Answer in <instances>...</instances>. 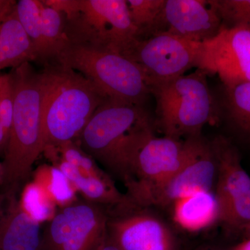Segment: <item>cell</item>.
Segmentation results:
<instances>
[{
  "label": "cell",
  "instance_id": "cell-29",
  "mask_svg": "<svg viewBox=\"0 0 250 250\" xmlns=\"http://www.w3.org/2000/svg\"><path fill=\"white\" fill-rule=\"evenodd\" d=\"M47 7L65 16L66 21H71L80 14V0H42Z\"/></svg>",
  "mask_w": 250,
  "mask_h": 250
},
{
  "label": "cell",
  "instance_id": "cell-19",
  "mask_svg": "<svg viewBox=\"0 0 250 250\" xmlns=\"http://www.w3.org/2000/svg\"><path fill=\"white\" fill-rule=\"evenodd\" d=\"M223 108L233 130L250 143V82L225 88Z\"/></svg>",
  "mask_w": 250,
  "mask_h": 250
},
{
  "label": "cell",
  "instance_id": "cell-35",
  "mask_svg": "<svg viewBox=\"0 0 250 250\" xmlns=\"http://www.w3.org/2000/svg\"><path fill=\"white\" fill-rule=\"evenodd\" d=\"M197 250H224L221 249H217V248H203V249Z\"/></svg>",
  "mask_w": 250,
  "mask_h": 250
},
{
  "label": "cell",
  "instance_id": "cell-24",
  "mask_svg": "<svg viewBox=\"0 0 250 250\" xmlns=\"http://www.w3.org/2000/svg\"><path fill=\"white\" fill-rule=\"evenodd\" d=\"M20 199L24 210L40 224L49 222L57 213V206L33 181L24 186Z\"/></svg>",
  "mask_w": 250,
  "mask_h": 250
},
{
  "label": "cell",
  "instance_id": "cell-31",
  "mask_svg": "<svg viewBox=\"0 0 250 250\" xmlns=\"http://www.w3.org/2000/svg\"><path fill=\"white\" fill-rule=\"evenodd\" d=\"M9 136L5 130L4 126L0 123V152H4L5 148L7 145L8 141H9Z\"/></svg>",
  "mask_w": 250,
  "mask_h": 250
},
{
  "label": "cell",
  "instance_id": "cell-21",
  "mask_svg": "<svg viewBox=\"0 0 250 250\" xmlns=\"http://www.w3.org/2000/svg\"><path fill=\"white\" fill-rule=\"evenodd\" d=\"M33 182L42 188L57 207L62 208L76 200V189L56 166L42 165L38 167Z\"/></svg>",
  "mask_w": 250,
  "mask_h": 250
},
{
  "label": "cell",
  "instance_id": "cell-25",
  "mask_svg": "<svg viewBox=\"0 0 250 250\" xmlns=\"http://www.w3.org/2000/svg\"><path fill=\"white\" fill-rule=\"evenodd\" d=\"M228 29H250V0H208Z\"/></svg>",
  "mask_w": 250,
  "mask_h": 250
},
{
  "label": "cell",
  "instance_id": "cell-13",
  "mask_svg": "<svg viewBox=\"0 0 250 250\" xmlns=\"http://www.w3.org/2000/svg\"><path fill=\"white\" fill-rule=\"evenodd\" d=\"M221 20L208 0H166L164 32L202 43L218 35Z\"/></svg>",
  "mask_w": 250,
  "mask_h": 250
},
{
  "label": "cell",
  "instance_id": "cell-6",
  "mask_svg": "<svg viewBox=\"0 0 250 250\" xmlns=\"http://www.w3.org/2000/svg\"><path fill=\"white\" fill-rule=\"evenodd\" d=\"M186 158L184 141L148 132L133 151L124 182L133 205L146 207L151 195L177 172Z\"/></svg>",
  "mask_w": 250,
  "mask_h": 250
},
{
  "label": "cell",
  "instance_id": "cell-27",
  "mask_svg": "<svg viewBox=\"0 0 250 250\" xmlns=\"http://www.w3.org/2000/svg\"><path fill=\"white\" fill-rule=\"evenodd\" d=\"M220 221L229 228L242 230L250 224V189L224 207L220 211Z\"/></svg>",
  "mask_w": 250,
  "mask_h": 250
},
{
  "label": "cell",
  "instance_id": "cell-32",
  "mask_svg": "<svg viewBox=\"0 0 250 250\" xmlns=\"http://www.w3.org/2000/svg\"><path fill=\"white\" fill-rule=\"evenodd\" d=\"M229 250H250V236H247L246 239L240 242Z\"/></svg>",
  "mask_w": 250,
  "mask_h": 250
},
{
  "label": "cell",
  "instance_id": "cell-16",
  "mask_svg": "<svg viewBox=\"0 0 250 250\" xmlns=\"http://www.w3.org/2000/svg\"><path fill=\"white\" fill-rule=\"evenodd\" d=\"M43 153L88 202L118 207L131 203L129 197L118 190L110 176L97 177L81 172L75 166L62 159L53 146H47Z\"/></svg>",
  "mask_w": 250,
  "mask_h": 250
},
{
  "label": "cell",
  "instance_id": "cell-33",
  "mask_svg": "<svg viewBox=\"0 0 250 250\" xmlns=\"http://www.w3.org/2000/svg\"><path fill=\"white\" fill-rule=\"evenodd\" d=\"M3 177H4V169H3L2 163H0V186L3 182Z\"/></svg>",
  "mask_w": 250,
  "mask_h": 250
},
{
  "label": "cell",
  "instance_id": "cell-2",
  "mask_svg": "<svg viewBox=\"0 0 250 250\" xmlns=\"http://www.w3.org/2000/svg\"><path fill=\"white\" fill-rule=\"evenodd\" d=\"M40 75L46 146L75 141L95 111L109 100L80 72L57 62L47 63Z\"/></svg>",
  "mask_w": 250,
  "mask_h": 250
},
{
  "label": "cell",
  "instance_id": "cell-18",
  "mask_svg": "<svg viewBox=\"0 0 250 250\" xmlns=\"http://www.w3.org/2000/svg\"><path fill=\"white\" fill-rule=\"evenodd\" d=\"M37 60L34 46L18 21L16 11L0 23V70Z\"/></svg>",
  "mask_w": 250,
  "mask_h": 250
},
{
  "label": "cell",
  "instance_id": "cell-4",
  "mask_svg": "<svg viewBox=\"0 0 250 250\" xmlns=\"http://www.w3.org/2000/svg\"><path fill=\"white\" fill-rule=\"evenodd\" d=\"M53 61L80 72L112 102L143 106L151 94L139 65L109 49L68 41Z\"/></svg>",
  "mask_w": 250,
  "mask_h": 250
},
{
  "label": "cell",
  "instance_id": "cell-8",
  "mask_svg": "<svg viewBox=\"0 0 250 250\" xmlns=\"http://www.w3.org/2000/svg\"><path fill=\"white\" fill-rule=\"evenodd\" d=\"M200 45L163 32L136 39L120 54L139 65L151 91L197 67Z\"/></svg>",
  "mask_w": 250,
  "mask_h": 250
},
{
  "label": "cell",
  "instance_id": "cell-22",
  "mask_svg": "<svg viewBox=\"0 0 250 250\" xmlns=\"http://www.w3.org/2000/svg\"><path fill=\"white\" fill-rule=\"evenodd\" d=\"M65 21L63 14L42 5L41 34L44 45L43 62L54 60L59 51L68 42L65 33Z\"/></svg>",
  "mask_w": 250,
  "mask_h": 250
},
{
  "label": "cell",
  "instance_id": "cell-36",
  "mask_svg": "<svg viewBox=\"0 0 250 250\" xmlns=\"http://www.w3.org/2000/svg\"><path fill=\"white\" fill-rule=\"evenodd\" d=\"M2 80H3L2 75H0V93H1V84H2Z\"/></svg>",
  "mask_w": 250,
  "mask_h": 250
},
{
  "label": "cell",
  "instance_id": "cell-9",
  "mask_svg": "<svg viewBox=\"0 0 250 250\" xmlns=\"http://www.w3.org/2000/svg\"><path fill=\"white\" fill-rule=\"evenodd\" d=\"M107 219L91 202L62 207L47 222L39 250H96L106 238Z\"/></svg>",
  "mask_w": 250,
  "mask_h": 250
},
{
  "label": "cell",
  "instance_id": "cell-26",
  "mask_svg": "<svg viewBox=\"0 0 250 250\" xmlns=\"http://www.w3.org/2000/svg\"><path fill=\"white\" fill-rule=\"evenodd\" d=\"M55 147L62 159L75 166L81 172L97 177L108 176L100 168L96 161L86 154L75 141L62 143Z\"/></svg>",
  "mask_w": 250,
  "mask_h": 250
},
{
  "label": "cell",
  "instance_id": "cell-3",
  "mask_svg": "<svg viewBox=\"0 0 250 250\" xmlns=\"http://www.w3.org/2000/svg\"><path fill=\"white\" fill-rule=\"evenodd\" d=\"M151 129L143 106L108 100L95 111L78 140L86 154L123 180L131 153Z\"/></svg>",
  "mask_w": 250,
  "mask_h": 250
},
{
  "label": "cell",
  "instance_id": "cell-30",
  "mask_svg": "<svg viewBox=\"0 0 250 250\" xmlns=\"http://www.w3.org/2000/svg\"><path fill=\"white\" fill-rule=\"evenodd\" d=\"M17 1L14 0H0V23L4 22L16 11Z\"/></svg>",
  "mask_w": 250,
  "mask_h": 250
},
{
  "label": "cell",
  "instance_id": "cell-17",
  "mask_svg": "<svg viewBox=\"0 0 250 250\" xmlns=\"http://www.w3.org/2000/svg\"><path fill=\"white\" fill-rule=\"evenodd\" d=\"M169 207L174 223L187 232H200L220 221V206L213 190L195 192Z\"/></svg>",
  "mask_w": 250,
  "mask_h": 250
},
{
  "label": "cell",
  "instance_id": "cell-28",
  "mask_svg": "<svg viewBox=\"0 0 250 250\" xmlns=\"http://www.w3.org/2000/svg\"><path fill=\"white\" fill-rule=\"evenodd\" d=\"M2 76L0 93V123L9 136L14 114V85L10 73L4 74Z\"/></svg>",
  "mask_w": 250,
  "mask_h": 250
},
{
  "label": "cell",
  "instance_id": "cell-5",
  "mask_svg": "<svg viewBox=\"0 0 250 250\" xmlns=\"http://www.w3.org/2000/svg\"><path fill=\"white\" fill-rule=\"evenodd\" d=\"M151 94L156 100L159 127L166 137L200 136L206 125L219 119L220 108L201 70L154 87Z\"/></svg>",
  "mask_w": 250,
  "mask_h": 250
},
{
  "label": "cell",
  "instance_id": "cell-10",
  "mask_svg": "<svg viewBox=\"0 0 250 250\" xmlns=\"http://www.w3.org/2000/svg\"><path fill=\"white\" fill-rule=\"evenodd\" d=\"M196 68L218 75L225 88L250 82V29L222 27L213 39L200 43Z\"/></svg>",
  "mask_w": 250,
  "mask_h": 250
},
{
  "label": "cell",
  "instance_id": "cell-12",
  "mask_svg": "<svg viewBox=\"0 0 250 250\" xmlns=\"http://www.w3.org/2000/svg\"><path fill=\"white\" fill-rule=\"evenodd\" d=\"M123 211L108 218L106 235L119 250H177L170 227L160 218L145 210H132V205L123 206Z\"/></svg>",
  "mask_w": 250,
  "mask_h": 250
},
{
  "label": "cell",
  "instance_id": "cell-20",
  "mask_svg": "<svg viewBox=\"0 0 250 250\" xmlns=\"http://www.w3.org/2000/svg\"><path fill=\"white\" fill-rule=\"evenodd\" d=\"M126 2L139 39L164 32L166 0H128Z\"/></svg>",
  "mask_w": 250,
  "mask_h": 250
},
{
  "label": "cell",
  "instance_id": "cell-34",
  "mask_svg": "<svg viewBox=\"0 0 250 250\" xmlns=\"http://www.w3.org/2000/svg\"><path fill=\"white\" fill-rule=\"evenodd\" d=\"M243 230L246 233L247 236H250V224L247 225L246 228H243Z\"/></svg>",
  "mask_w": 250,
  "mask_h": 250
},
{
  "label": "cell",
  "instance_id": "cell-23",
  "mask_svg": "<svg viewBox=\"0 0 250 250\" xmlns=\"http://www.w3.org/2000/svg\"><path fill=\"white\" fill-rule=\"evenodd\" d=\"M40 0H20L16 5V14L21 25L34 46L37 60L43 62L44 45L41 34V10Z\"/></svg>",
  "mask_w": 250,
  "mask_h": 250
},
{
  "label": "cell",
  "instance_id": "cell-14",
  "mask_svg": "<svg viewBox=\"0 0 250 250\" xmlns=\"http://www.w3.org/2000/svg\"><path fill=\"white\" fill-rule=\"evenodd\" d=\"M18 192H0V250H39L41 224L23 208Z\"/></svg>",
  "mask_w": 250,
  "mask_h": 250
},
{
  "label": "cell",
  "instance_id": "cell-1",
  "mask_svg": "<svg viewBox=\"0 0 250 250\" xmlns=\"http://www.w3.org/2000/svg\"><path fill=\"white\" fill-rule=\"evenodd\" d=\"M14 85V108L9 141L2 162L3 190L19 191L44 152L42 90L40 72L25 62L10 72Z\"/></svg>",
  "mask_w": 250,
  "mask_h": 250
},
{
  "label": "cell",
  "instance_id": "cell-11",
  "mask_svg": "<svg viewBox=\"0 0 250 250\" xmlns=\"http://www.w3.org/2000/svg\"><path fill=\"white\" fill-rule=\"evenodd\" d=\"M186 158L180 168L149 197L146 207H169L195 192L212 190L216 179V161L211 143L202 135L184 140Z\"/></svg>",
  "mask_w": 250,
  "mask_h": 250
},
{
  "label": "cell",
  "instance_id": "cell-15",
  "mask_svg": "<svg viewBox=\"0 0 250 250\" xmlns=\"http://www.w3.org/2000/svg\"><path fill=\"white\" fill-rule=\"evenodd\" d=\"M210 143L216 161L215 193L221 211L233 199L250 190V176L241 165L238 150L226 138L218 136Z\"/></svg>",
  "mask_w": 250,
  "mask_h": 250
},
{
  "label": "cell",
  "instance_id": "cell-7",
  "mask_svg": "<svg viewBox=\"0 0 250 250\" xmlns=\"http://www.w3.org/2000/svg\"><path fill=\"white\" fill-rule=\"evenodd\" d=\"M80 14L65 21L70 42L88 43L121 54L139 39L126 0H80Z\"/></svg>",
  "mask_w": 250,
  "mask_h": 250
}]
</instances>
